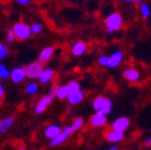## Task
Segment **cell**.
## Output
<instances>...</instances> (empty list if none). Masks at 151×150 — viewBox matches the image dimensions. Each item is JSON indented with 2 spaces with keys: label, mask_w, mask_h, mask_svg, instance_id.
Wrapping results in <instances>:
<instances>
[{
  "label": "cell",
  "mask_w": 151,
  "mask_h": 150,
  "mask_svg": "<svg viewBox=\"0 0 151 150\" xmlns=\"http://www.w3.org/2000/svg\"><path fill=\"white\" fill-rule=\"evenodd\" d=\"M12 31L15 35V38L20 41H25V40L29 39L32 36L29 25H27L24 22H16L13 25Z\"/></svg>",
  "instance_id": "cell-2"
},
{
  "label": "cell",
  "mask_w": 151,
  "mask_h": 150,
  "mask_svg": "<svg viewBox=\"0 0 151 150\" xmlns=\"http://www.w3.org/2000/svg\"><path fill=\"white\" fill-rule=\"evenodd\" d=\"M61 131V127L59 125L56 124H50L45 128L44 130V136L50 140H54L58 134Z\"/></svg>",
  "instance_id": "cell-14"
},
{
  "label": "cell",
  "mask_w": 151,
  "mask_h": 150,
  "mask_svg": "<svg viewBox=\"0 0 151 150\" xmlns=\"http://www.w3.org/2000/svg\"><path fill=\"white\" fill-rule=\"evenodd\" d=\"M100 66H108V56H101L99 58Z\"/></svg>",
  "instance_id": "cell-29"
},
{
  "label": "cell",
  "mask_w": 151,
  "mask_h": 150,
  "mask_svg": "<svg viewBox=\"0 0 151 150\" xmlns=\"http://www.w3.org/2000/svg\"><path fill=\"white\" fill-rule=\"evenodd\" d=\"M55 54V47L54 46H47L43 48L40 52L39 56H38V62H40L41 64H45L50 61L52 58Z\"/></svg>",
  "instance_id": "cell-9"
},
{
  "label": "cell",
  "mask_w": 151,
  "mask_h": 150,
  "mask_svg": "<svg viewBox=\"0 0 151 150\" xmlns=\"http://www.w3.org/2000/svg\"><path fill=\"white\" fill-rule=\"evenodd\" d=\"M32 35H39L43 31V24L41 22H34L32 25H29Z\"/></svg>",
  "instance_id": "cell-23"
},
{
  "label": "cell",
  "mask_w": 151,
  "mask_h": 150,
  "mask_svg": "<svg viewBox=\"0 0 151 150\" xmlns=\"http://www.w3.org/2000/svg\"><path fill=\"white\" fill-rule=\"evenodd\" d=\"M58 85H55L54 87L50 88V90L47 92L45 96H43L42 98L37 102V104L35 105V108H34V112L36 115H41L43 113L45 110L47 109V107L50 105V103L52 102V100L55 99L57 94V90H58Z\"/></svg>",
  "instance_id": "cell-1"
},
{
  "label": "cell",
  "mask_w": 151,
  "mask_h": 150,
  "mask_svg": "<svg viewBox=\"0 0 151 150\" xmlns=\"http://www.w3.org/2000/svg\"><path fill=\"white\" fill-rule=\"evenodd\" d=\"M16 40V38H15V35L14 33H13V31L9 28V30H7L6 32V41L7 43H13Z\"/></svg>",
  "instance_id": "cell-28"
},
{
  "label": "cell",
  "mask_w": 151,
  "mask_h": 150,
  "mask_svg": "<svg viewBox=\"0 0 151 150\" xmlns=\"http://www.w3.org/2000/svg\"><path fill=\"white\" fill-rule=\"evenodd\" d=\"M139 9H141V15L143 18H148L151 15V9L147 3L142 2L141 5H139Z\"/></svg>",
  "instance_id": "cell-24"
},
{
  "label": "cell",
  "mask_w": 151,
  "mask_h": 150,
  "mask_svg": "<svg viewBox=\"0 0 151 150\" xmlns=\"http://www.w3.org/2000/svg\"><path fill=\"white\" fill-rule=\"evenodd\" d=\"M71 133H73V131H71L70 126L64 127L63 129H61L60 133L58 134L54 140H50V141H52L50 142V146H52V147H57V146L63 144L64 142L69 138V136H70Z\"/></svg>",
  "instance_id": "cell-5"
},
{
  "label": "cell",
  "mask_w": 151,
  "mask_h": 150,
  "mask_svg": "<svg viewBox=\"0 0 151 150\" xmlns=\"http://www.w3.org/2000/svg\"><path fill=\"white\" fill-rule=\"evenodd\" d=\"M143 147H145V148H150L151 147V138H148L145 140L144 143H143Z\"/></svg>",
  "instance_id": "cell-31"
},
{
  "label": "cell",
  "mask_w": 151,
  "mask_h": 150,
  "mask_svg": "<svg viewBox=\"0 0 151 150\" xmlns=\"http://www.w3.org/2000/svg\"><path fill=\"white\" fill-rule=\"evenodd\" d=\"M9 78V71L4 64H0V80H6Z\"/></svg>",
  "instance_id": "cell-26"
},
{
  "label": "cell",
  "mask_w": 151,
  "mask_h": 150,
  "mask_svg": "<svg viewBox=\"0 0 151 150\" xmlns=\"http://www.w3.org/2000/svg\"><path fill=\"white\" fill-rule=\"evenodd\" d=\"M111 110H112V102H111V100H109V99H106V101L104 103L103 107L101 108V110H100L99 112L104 115H107L110 113Z\"/></svg>",
  "instance_id": "cell-22"
},
{
  "label": "cell",
  "mask_w": 151,
  "mask_h": 150,
  "mask_svg": "<svg viewBox=\"0 0 151 150\" xmlns=\"http://www.w3.org/2000/svg\"><path fill=\"white\" fill-rule=\"evenodd\" d=\"M84 125V120L82 118L78 117L76 118L75 120L73 121V124L70 125V128H71V131L75 132V131H78L79 129H81Z\"/></svg>",
  "instance_id": "cell-21"
},
{
  "label": "cell",
  "mask_w": 151,
  "mask_h": 150,
  "mask_svg": "<svg viewBox=\"0 0 151 150\" xmlns=\"http://www.w3.org/2000/svg\"><path fill=\"white\" fill-rule=\"evenodd\" d=\"M24 71H25V75L26 78L28 79H38V78L40 77L41 73L43 71L44 67H43V64H41L40 62L38 61H34L31 62V63L26 64L24 66Z\"/></svg>",
  "instance_id": "cell-3"
},
{
  "label": "cell",
  "mask_w": 151,
  "mask_h": 150,
  "mask_svg": "<svg viewBox=\"0 0 151 150\" xmlns=\"http://www.w3.org/2000/svg\"><path fill=\"white\" fill-rule=\"evenodd\" d=\"M9 79L15 84H20L26 79L25 71L23 67H15L9 71Z\"/></svg>",
  "instance_id": "cell-6"
},
{
  "label": "cell",
  "mask_w": 151,
  "mask_h": 150,
  "mask_svg": "<svg viewBox=\"0 0 151 150\" xmlns=\"http://www.w3.org/2000/svg\"><path fill=\"white\" fill-rule=\"evenodd\" d=\"M104 136L106 138V141L110 142V143H119L124 138V132H119L113 129H109L105 132Z\"/></svg>",
  "instance_id": "cell-11"
},
{
  "label": "cell",
  "mask_w": 151,
  "mask_h": 150,
  "mask_svg": "<svg viewBox=\"0 0 151 150\" xmlns=\"http://www.w3.org/2000/svg\"><path fill=\"white\" fill-rule=\"evenodd\" d=\"M66 86H67V88H68L69 94H70V92H78V90H80L81 89L80 84H79V82H77V81H71V82H69Z\"/></svg>",
  "instance_id": "cell-27"
},
{
  "label": "cell",
  "mask_w": 151,
  "mask_h": 150,
  "mask_svg": "<svg viewBox=\"0 0 151 150\" xmlns=\"http://www.w3.org/2000/svg\"><path fill=\"white\" fill-rule=\"evenodd\" d=\"M54 77H55L54 69L50 67H46L43 69V71L41 73L40 77L38 78V80H39V82H40L41 84L44 85V84H48V83L52 82Z\"/></svg>",
  "instance_id": "cell-12"
},
{
  "label": "cell",
  "mask_w": 151,
  "mask_h": 150,
  "mask_svg": "<svg viewBox=\"0 0 151 150\" xmlns=\"http://www.w3.org/2000/svg\"><path fill=\"white\" fill-rule=\"evenodd\" d=\"M130 126V120L126 117H122L116 119L114 122L111 124V128L113 130L119 132H125Z\"/></svg>",
  "instance_id": "cell-7"
},
{
  "label": "cell",
  "mask_w": 151,
  "mask_h": 150,
  "mask_svg": "<svg viewBox=\"0 0 151 150\" xmlns=\"http://www.w3.org/2000/svg\"><path fill=\"white\" fill-rule=\"evenodd\" d=\"M14 1L20 5H27L31 3V0H14Z\"/></svg>",
  "instance_id": "cell-30"
},
{
  "label": "cell",
  "mask_w": 151,
  "mask_h": 150,
  "mask_svg": "<svg viewBox=\"0 0 151 150\" xmlns=\"http://www.w3.org/2000/svg\"><path fill=\"white\" fill-rule=\"evenodd\" d=\"M125 1H127V2H139L141 0H125Z\"/></svg>",
  "instance_id": "cell-33"
},
{
  "label": "cell",
  "mask_w": 151,
  "mask_h": 150,
  "mask_svg": "<svg viewBox=\"0 0 151 150\" xmlns=\"http://www.w3.org/2000/svg\"><path fill=\"white\" fill-rule=\"evenodd\" d=\"M122 24H123V19L121 17V15L118 14V13L110 14L106 18V20H105V25H106L107 30L113 32V33L116 31H119L122 27Z\"/></svg>",
  "instance_id": "cell-4"
},
{
  "label": "cell",
  "mask_w": 151,
  "mask_h": 150,
  "mask_svg": "<svg viewBox=\"0 0 151 150\" xmlns=\"http://www.w3.org/2000/svg\"><path fill=\"white\" fill-rule=\"evenodd\" d=\"M17 150H27L26 148H23V147H21V148H18Z\"/></svg>",
  "instance_id": "cell-35"
},
{
  "label": "cell",
  "mask_w": 151,
  "mask_h": 150,
  "mask_svg": "<svg viewBox=\"0 0 151 150\" xmlns=\"http://www.w3.org/2000/svg\"><path fill=\"white\" fill-rule=\"evenodd\" d=\"M105 101H106V98L103 96H99L97 97V98L93 100V103H92V106H93V109L97 112H99L100 110H101V108L103 107L104 103H105Z\"/></svg>",
  "instance_id": "cell-19"
},
{
  "label": "cell",
  "mask_w": 151,
  "mask_h": 150,
  "mask_svg": "<svg viewBox=\"0 0 151 150\" xmlns=\"http://www.w3.org/2000/svg\"><path fill=\"white\" fill-rule=\"evenodd\" d=\"M123 77L125 78L126 80H128V81H130V82H137L139 80L141 75L134 68H127V69L123 71Z\"/></svg>",
  "instance_id": "cell-15"
},
{
  "label": "cell",
  "mask_w": 151,
  "mask_h": 150,
  "mask_svg": "<svg viewBox=\"0 0 151 150\" xmlns=\"http://www.w3.org/2000/svg\"><path fill=\"white\" fill-rule=\"evenodd\" d=\"M107 123L106 115H102L100 112H96L89 120V125L93 128H100L104 127Z\"/></svg>",
  "instance_id": "cell-8"
},
{
  "label": "cell",
  "mask_w": 151,
  "mask_h": 150,
  "mask_svg": "<svg viewBox=\"0 0 151 150\" xmlns=\"http://www.w3.org/2000/svg\"><path fill=\"white\" fill-rule=\"evenodd\" d=\"M86 50H87V45H86L85 42H83V41H77L71 46V53L76 57L83 56L86 53Z\"/></svg>",
  "instance_id": "cell-13"
},
{
  "label": "cell",
  "mask_w": 151,
  "mask_h": 150,
  "mask_svg": "<svg viewBox=\"0 0 151 150\" xmlns=\"http://www.w3.org/2000/svg\"><path fill=\"white\" fill-rule=\"evenodd\" d=\"M38 89H39V85L36 82H29L28 84H26L25 86V92L28 96H35L38 92Z\"/></svg>",
  "instance_id": "cell-20"
},
{
  "label": "cell",
  "mask_w": 151,
  "mask_h": 150,
  "mask_svg": "<svg viewBox=\"0 0 151 150\" xmlns=\"http://www.w3.org/2000/svg\"><path fill=\"white\" fill-rule=\"evenodd\" d=\"M83 98H84V94H83L82 90H78V92H70L67 97V101L70 105H77V104L81 103L83 101Z\"/></svg>",
  "instance_id": "cell-16"
},
{
  "label": "cell",
  "mask_w": 151,
  "mask_h": 150,
  "mask_svg": "<svg viewBox=\"0 0 151 150\" xmlns=\"http://www.w3.org/2000/svg\"><path fill=\"white\" fill-rule=\"evenodd\" d=\"M124 55L121 50H116V52L112 53L110 56H108V67L110 68H116L122 63Z\"/></svg>",
  "instance_id": "cell-10"
},
{
  "label": "cell",
  "mask_w": 151,
  "mask_h": 150,
  "mask_svg": "<svg viewBox=\"0 0 151 150\" xmlns=\"http://www.w3.org/2000/svg\"><path fill=\"white\" fill-rule=\"evenodd\" d=\"M14 124V117L9 115L4 119H0V133H4Z\"/></svg>",
  "instance_id": "cell-17"
},
{
  "label": "cell",
  "mask_w": 151,
  "mask_h": 150,
  "mask_svg": "<svg viewBox=\"0 0 151 150\" xmlns=\"http://www.w3.org/2000/svg\"><path fill=\"white\" fill-rule=\"evenodd\" d=\"M4 97V87H3L2 83L0 82V100Z\"/></svg>",
  "instance_id": "cell-32"
},
{
  "label": "cell",
  "mask_w": 151,
  "mask_h": 150,
  "mask_svg": "<svg viewBox=\"0 0 151 150\" xmlns=\"http://www.w3.org/2000/svg\"><path fill=\"white\" fill-rule=\"evenodd\" d=\"M9 54V49L7 47L6 44L0 42V60H3L5 59Z\"/></svg>",
  "instance_id": "cell-25"
},
{
  "label": "cell",
  "mask_w": 151,
  "mask_h": 150,
  "mask_svg": "<svg viewBox=\"0 0 151 150\" xmlns=\"http://www.w3.org/2000/svg\"><path fill=\"white\" fill-rule=\"evenodd\" d=\"M107 150H118V147H116V146H113V147L109 148V149H107Z\"/></svg>",
  "instance_id": "cell-34"
},
{
  "label": "cell",
  "mask_w": 151,
  "mask_h": 150,
  "mask_svg": "<svg viewBox=\"0 0 151 150\" xmlns=\"http://www.w3.org/2000/svg\"><path fill=\"white\" fill-rule=\"evenodd\" d=\"M68 94H69V92H68V88H67L66 85H62V86L58 87L56 97L59 99V100H66L67 97H68Z\"/></svg>",
  "instance_id": "cell-18"
}]
</instances>
